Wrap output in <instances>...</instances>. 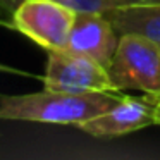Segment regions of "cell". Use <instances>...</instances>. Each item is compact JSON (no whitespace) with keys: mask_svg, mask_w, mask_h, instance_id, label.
I'll return each instance as SVG.
<instances>
[{"mask_svg":"<svg viewBox=\"0 0 160 160\" xmlns=\"http://www.w3.org/2000/svg\"><path fill=\"white\" fill-rule=\"evenodd\" d=\"M155 124L160 126V97H158V103H157V114H155Z\"/></svg>","mask_w":160,"mask_h":160,"instance_id":"cell-10","label":"cell"},{"mask_svg":"<svg viewBox=\"0 0 160 160\" xmlns=\"http://www.w3.org/2000/svg\"><path fill=\"white\" fill-rule=\"evenodd\" d=\"M43 86L71 93L119 91L112 83L107 67L86 55L72 53L64 48L48 50Z\"/></svg>","mask_w":160,"mask_h":160,"instance_id":"cell-4","label":"cell"},{"mask_svg":"<svg viewBox=\"0 0 160 160\" xmlns=\"http://www.w3.org/2000/svg\"><path fill=\"white\" fill-rule=\"evenodd\" d=\"M121 35L138 33L160 43V5L134 4L105 12Z\"/></svg>","mask_w":160,"mask_h":160,"instance_id":"cell-7","label":"cell"},{"mask_svg":"<svg viewBox=\"0 0 160 160\" xmlns=\"http://www.w3.org/2000/svg\"><path fill=\"white\" fill-rule=\"evenodd\" d=\"M124 5H134V4H150V5H160V0H121Z\"/></svg>","mask_w":160,"mask_h":160,"instance_id":"cell-9","label":"cell"},{"mask_svg":"<svg viewBox=\"0 0 160 160\" xmlns=\"http://www.w3.org/2000/svg\"><path fill=\"white\" fill-rule=\"evenodd\" d=\"M78 12L59 0H24L12 16V29L48 50L66 48Z\"/></svg>","mask_w":160,"mask_h":160,"instance_id":"cell-3","label":"cell"},{"mask_svg":"<svg viewBox=\"0 0 160 160\" xmlns=\"http://www.w3.org/2000/svg\"><path fill=\"white\" fill-rule=\"evenodd\" d=\"M24 0H0V24L12 28V16ZM76 12H105L122 7L121 0H59Z\"/></svg>","mask_w":160,"mask_h":160,"instance_id":"cell-8","label":"cell"},{"mask_svg":"<svg viewBox=\"0 0 160 160\" xmlns=\"http://www.w3.org/2000/svg\"><path fill=\"white\" fill-rule=\"evenodd\" d=\"M158 97L160 95L146 93L131 97L124 93L107 112L83 122L78 128L95 138H117L145 129L155 124Z\"/></svg>","mask_w":160,"mask_h":160,"instance_id":"cell-5","label":"cell"},{"mask_svg":"<svg viewBox=\"0 0 160 160\" xmlns=\"http://www.w3.org/2000/svg\"><path fill=\"white\" fill-rule=\"evenodd\" d=\"M122 95L119 91L71 93L48 88L28 95H0V119L78 128L107 112Z\"/></svg>","mask_w":160,"mask_h":160,"instance_id":"cell-1","label":"cell"},{"mask_svg":"<svg viewBox=\"0 0 160 160\" xmlns=\"http://www.w3.org/2000/svg\"><path fill=\"white\" fill-rule=\"evenodd\" d=\"M119 40L121 33L105 14L78 12L64 50L86 55L108 69Z\"/></svg>","mask_w":160,"mask_h":160,"instance_id":"cell-6","label":"cell"},{"mask_svg":"<svg viewBox=\"0 0 160 160\" xmlns=\"http://www.w3.org/2000/svg\"><path fill=\"white\" fill-rule=\"evenodd\" d=\"M108 74L122 93L160 95V43L138 33L121 35Z\"/></svg>","mask_w":160,"mask_h":160,"instance_id":"cell-2","label":"cell"}]
</instances>
